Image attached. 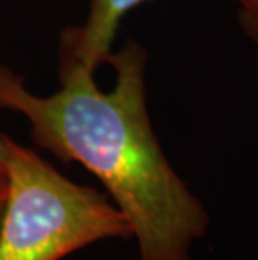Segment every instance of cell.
Returning a JSON list of instances; mask_svg holds the SVG:
<instances>
[{
  "instance_id": "cell-1",
  "label": "cell",
  "mask_w": 258,
  "mask_h": 260,
  "mask_svg": "<svg viewBox=\"0 0 258 260\" xmlns=\"http://www.w3.org/2000/svg\"><path fill=\"white\" fill-rule=\"evenodd\" d=\"M107 62L116 71L109 92L94 71L62 59V86L32 94L0 68V108L24 114L41 148L79 163L104 185L128 218L139 260H191L208 234L210 215L164 154L146 106V51L128 41Z\"/></svg>"
},
{
  "instance_id": "cell-2",
  "label": "cell",
  "mask_w": 258,
  "mask_h": 260,
  "mask_svg": "<svg viewBox=\"0 0 258 260\" xmlns=\"http://www.w3.org/2000/svg\"><path fill=\"white\" fill-rule=\"evenodd\" d=\"M0 141L7 173L0 260H62L97 242L133 239L128 218L102 193L65 178L12 138Z\"/></svg>"
},
{
  "instance_id": "cell-3",
  "label": "cell",
  "mask_w": 258,
  "mask_h": 260,
  "mask_svg": "<svg viewBox=\"0 0 258 260\" xmlns=\"http://www.w3.org/2000/svg\"><path fill=\"white\" fill-rule=\"evenodd\" d=\"M148 0H91L84 27L69 29L62 41V59L76 60L96 71L111 56L121 20Z\"/></svg>"
},
{
  "instance_id": "cell-4",
  "label": "cell",
  "mask_w": 258,
  "mask_h": 260,
  "mask_svg": "<svg viewBox=\"0 0 258 260\" xmlns=\"http://www.w3.org/2000/svg\"><path fill=\"white\" fill-rule=\"evenodd\" d=\"M243 34L258 49V0H232Z\"/></svg>"
},
{
  "instance_id": "cell-5",
  "label": "cell",
  "mask_w": 258,
  "mask_h": 260,
  "mask_svg": "<svg viewBox=\"0 0 258 260\" xmlns=\"http://www.w3.org/2000/svg\"><path fill=\"white\" fill-rule=\"evenodd\" d=\"M7 197V173L5 167H0V200H5Z\"/></svg>"
},
{
  "instance_id": "cell-6",
  "label": "cell",
  "mask_w": 258,
  "mask_h": 260,
  "mask_svg": "<svg viewBox=\"0 0 258 260\" xmlns=\"http://www.w3.org/2000/svg\"><path fill=\"white\" fill-rule=\"evenodd\" d=\"M4 205H5V200H0V223H2V215H4Z\"/></svg>"
},
{
  "instance_id": "cell-7",
  "label": "cell",
  "mask_w": 258,
  "mask_h": 260,
  "mask_svg": "<svg viewBox=\"0 0 258 260\" xmlns=\"http://www.w3.org/2000/svg\"><path fill=\"white\" fill-rule=\"evenodd\" d=\"M0 167H4V156H2V141H0Z\"/></svg>"
}]
</instances>
